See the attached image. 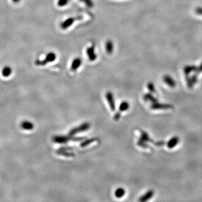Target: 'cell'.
<instances>
[{"instance_id": "6da1fadb", "label": "cell", "mask_w": 202, "mask_h": 202, "mask_svg": "<svg viewBox=\"0 0 202 202\" xmlns=\"http://www.w3.org/2000/svg\"><path fill=\"white\" fill-rule=\"evenodd\" d=\"M86 139L85 137H75L74 136H63V135H56L52 138L53 142L58 144H66L69 141L73 142H80Z\"/></svg>"}, {"instance_id": "7a4b0ae2", "label": "cell", "mask_w": 202, "mask_h": 202, "mask_svg": "<svg viewBox=\"0 0 202 202\" xmlns=\"http://www.w3.org/2000/svg\"><path fill=\"white\" fill-rule=\"evenodd\" d=\"M57 58L56 54L53 52H48L43 60H37L35 61V64L37 66H44L48 64V63H52L56 60Z\"/></svg>"}, {"instance_id": "3957f363", "label": "cell", "mask_w": 202, "mask_h": 202, "mask_svg": "<svg viewBox=\"0 0 202 202\" xmlns=\"http://www.w3.org/2000/svg\"><path fill=\"white\" fill-rule=\"evenodd\" d=\"M83 18V16H81V15L69 18L65 20L64 21H63L60 25V27L63 30H66L69 28L72 24L74 23L75 21L82 19Z\"/></svg>"}, {"instance_id": "277c9868", "label": "cell", "mask_w": 202, "mask_h": 202, "mask_svg": "<svg viewBox=\"0 0 202 202\" xmlns=\"http://www.w3.org/2000/svg\"><path fill=\"white\" fill-rule=\"evenodd\" d=\"M91 128V124L89 122H84L82 125H80L79 127L74 128L70 130L69 133V135L74 136V135L78 133L84 132L88 130Z\"/></svg>"}, {"instance_id": "5b68a950", "label": "cell", "mask_w": 202, "mask_h": 202, "mask_svg": "<svg viewBox=\"0 0 202 202\" xmlns=\"http://www.w3.org/2000/svg\"><path fill=\"white\" fill-rule=\"evenodd\" d=\"M87 54L89 60L91 61H94L97 58V55L96 52V46L95 44H92L91 46L89 47L87 49Z\"/></svg>"}, {"instance_id": "8992f818", "label": "cell", "mask_w": 202, "mask_h": 202, "mask_svg": "<svg viewBox=\"0 0 202 202\" xmlns=\"http://www.w3.org/2000/svg\"><path fill=\"white\" fill-rule=\"evenodd\" d=\"M150 107L152 110H168L173 108V106L171 105L159 103L158 102L152 103Z\"/></svg>"}, {"instance_id": "52a82bcc", "label": "cell", "mask_w": 202, "mask_h": 202, "mask_svg": "<svg viewBox=\"0 0 202 202\" xmlns=\"http://www.w3.org/2000/svg\"><path fill=\"white\" fill-rule=\"evenodd\" d=\"M106 97L107 100L108 102V104H109V106L110 107L111 110L112 111H115V100H114V97L113 94L111 93V91H107L106 93Z\"/></svg>"}, {"instance_id": "ba28073f", "label": "cell", "mask_w": 202, "mask_h": 202, "mask_svg": "<svg viewBox=\"0 0 202 202\" xmlns=\"http://www.w3.org/2000/svg\"><path fill=\"white\" fill-rule=\"evenodd\" d=\"M82 65V60L79 58H75L72 63L71 65V70L72 72H75Z\"/></svg>"}, {"instance_id": "9c48e42d", "label": "cell", "mask_w": 202, "mask_h": 202, "mask_svg": "<svg viewBox=\"0 0 202 202\" xmlns=\"http://www.w3.org/2000/svg\"><path fill=\"white\" fill-rule=\"evenodd\" d=\"M105 48L107 53H108L109 55H111L114 51V42L111 39L107 40L105 44Z\"/></svg>"}, {"instance_id": "30bf717a", "label": "cell", "mask_w": 202, "mask_h": 202, "mask_svg": "<svg viewBox=\"0 0 202 202\" xmlns=\"http://www.w3.org/2000/svg\"><path fill=\"white\" fill-rule=\"evenodd\" d=\"M164 81L166 84H167L168 86L171 88H174L176 87V82L174 80L173 77L168 75H166L164 77Z\"/></svg>"}, {"instance_id": "8fae6325", "label": "cell", "mask_w": 202, "mask_h": 202, "mask_svg": "<svg viewBox=\"0 0 202 202\" xmlns=\"http://www.w3.org/2000/svg\"><path fill=\"white\" fill-rule=\"evenodd\" d=\"M153 195H154V192L152 190H149L143 196L140 198L139 201L141 202H146L149 200L150 199H151V198L153 197Z\"/></svg>"}, {"instance_id": "7c38bea8", "label": "cell", "mask_w": 202, "mask_h": 202, "mask_svg": "<svg viewBox=\"0 0 202 202\" xmlns=\"http://www.w3.org/2000/svg\"><path fill=\"white\" fill-rule=\"evenodd\" d=\"M21 128L25 130H33L34 128V125L32 122L29 121H24L20 124Z\"/></svg>"}, {"instance_id": "4fadbf2b", "label": "cell", "mask_w": 202, "mask_h": 202, "mask_svg": "<svg viewBox=\"0 0 202 202\" xmlns=\"http://www.w3.org/2000/svg\"><path fill=\"white\" fill-rule=\"evenodd\" d=\"M178 142H179V138L178 136H175L173 137L171 139L169 140V141L167 143V145L168 148L172 149V148H173V147H175V146L177 145Z\"/></svg>"}, {"instance_id": "5bb4252c", "label": "cell", "mask_w": 202, "mask_h": 202, "mask_svg": "<svg viewBox=\"0 0 202 202\" xmlns=\"http://www.w3.org/2000/svg\"><path fill=\"white\" fill-rule=\"evenodd\" d=\"M197 67L195 65H187L184 68V72L185 75H189L191 72H196Z\"/></svg>"}, {"instance_id": "9a60e30c", "label": "cell", "mask_w": 202, "mask_h": 202, "mask_svg": "<svg viewBox=\"0 0 202 202\" xmlns=\"http://www.w3.org/2000/svg\"><path fill=\"white\" fill-rule=\"evenodd\" d=\"M143 98L145 101H149L151 102L152 103H156L158 102V100L156 98H155L152 94L150 93H146L144 95Z\"/></svg>"}, {"instance_id": "2e32d148", "label": "cell", "mask_w": 202, "mask_h": 202, "mask_svg": "<svg viewBox=\"0 0 202 202\" xmlns=\"http://www.w3.org/2000/svg\"><path fill=\"white\" fill-rule=\"evenodd\" d=\"M141 132V136L140 139L142 140L145 142H153V140L151 139L149 137V135L148 134L144 131H140Z\"/></svg>"}, {"instance_id": "e0dca14e", "label": "cell", "mask_w": 202, "mask_h": 202, "mask_svg": "<svg viewBox=\"0 0 202 202\" xmlns=\"http://www.w3.org/2000/svg\"><path fill=\"white\" fill-rule=\"evenodd\" d=\"M98 139L97 138H92L91 139H88L84 140L82 143H80V146L81 147H87L88 145L91 144L93 142L96 141Z\"/></svg>"}, {"instance_id": "ac0fdd59", "label": "cell", "mask_w": 202, "mask_h": 202, "mask_svg": "<svg viewBox=\"0 0 202 202\" xmlns=\"http://www.w3.org/2000/svg\"><path fill=\"white\" fill-rule=\"evenodd\" d=\"M12 73V69L10 66H5L2 70V74L4 77H9Z\"/></svg>"}, {"instance_id": "d6986e66", "label": "cell", "mask_w": 202, "mask_h": 202, "mask_svg": "<svg viewBox=\"0 0 202 202\" xmlns=\"http://www.w3.org/2000/svg\"><path fill=\"white\" fill-rule=\"evenodd\" d=\"M125 190L124 188H119L116 190L115 195L117 198H121L125 195Z\"/></svg>"}, {"instance_id": "ffe728a7", "label": "cell", "mask_w": 202, "mask_h": 202, "mask_svg": "<svg viewBox=\"0 0 202 202\" xmlns=\"http://www.w3.org/2000/svg\"><path fill=\"white\" fill-rule=\"evenodd\" d=\"M56 153L58 155L65 156V157H73L75 156L74 153L69 152H68V150H61L59 149L56 151Z\"/></svg>"}, {"instance_id": "44dd1931", "label": "cell", "mask_w": 202, "mask_h": 202, "mask_svg": "<svg viewBox=\"0 0 202 202\" xmlns=\"http://www.w3.org/2000/svg\"><path fill=\"white\" fill-rule=\"evenodd\" d=\"M129 108V104L127 101H123L121 103L120 106H119V111L124 112V111H127Z\"/></svg>"}, {"instance_id": "7402d4cb", "label": "cell", "mask_w": 202, "mask_h": 202, "mask_svg": "<svg viewBox=\"0 0 202 202\" xmlns=\"http://www.w3.org/2000/svg\"><path fill=\"white\" fill-rule=\"evenodd\" d=\"M186 81L188 88H192L194 86V83L192 80V78L189 76V75H186Z\"/></svg>"}, {"instance_id": "603a6c76", "label": "cell", "mask_w": 202, "mask_h": 202, "mask_svg": "<svg viewBox=\"0 0 202 202\" xmlns=\"http://www.w3.org/2000/svg\"><path fill=\"white\" fill-rule=\"evenodd\" d=\"M71 0H58V5L60 7L65 6L69 3Z\"/></svg>"}, {"instance_id": "cb8c5ba5", "label": "cell", "mask_w": 202, "mask_h": 202, "mask_svg": "<svg viewBox=\"0 0 202 202\" xmlns=\"http://www.w3.org/2000/svg\"><path fill=\"white\" fill-rule=\"evenodd\" d=\"M147 88L149 89V91L152 93H156V88L154 87V84L153 83L150 82L147 84Z\"/></svg>"}, {"instance_id": "d4e9b609", "label": "cell", "mask_w": 202, "mask_h": 202, "mask_svg": "<svg viewBox=\"0 0 202 202\" xmlns=\"http://www.w3.org/2000/svg\"><path fill=\"white\" fill-rule=\"evenodd\" d=\"M84 2L88 7H92L93 6V2L92 0H80Z\"/></svg>"}, {"instance_id": "484cf974", "label": "cell", "mask_w": 202, "mask_h": 202, "mask_svg": "<svg viewBox=\"0 0 202 202\" xmlns=\"http://www.w3.org/2000/svg\"><path fill=\"white\" fill-rule=\"evenodd\" d=\"M137 144H138V145L139 146H140V147H143V148H148V147H149L148 145L145 143V142L143 141V140H139V141L138 142Z\"/></svg>"}, {"instance_id": "4316f807", "label": "cell", "mask_w": 202, "mask_h": 202, "mask_svg": "<svg viewBox=\"0 0 202 202\" xmlns=\"http://www.w3.org/2000/svg\"><path fill=\"white\" fill-rule=\"evenodd\" d=\"M191 78H192V82H193V83H194V84L197 83L198 75L197 74V73H196V74H194V75H192V77Z\"/></svg>"}, {"instance_id": "83f0119b", "label": "cell", "mask_w": 202, "mask_h": 202, "mask_svg": "<svg viewBox=\"0 0 202 202\" xmlns=\"http://www.w3.org/2000/svg\"><path fill=\"white\" fill-rule=\"evenodd\" d=\"M121 112L119 111L117 113H116L115 115L114 116V120L116 121L119 120L120 118Z\"/></svg>"}, {"instance_id": "f1b7e54d", "label": "cell", "mask_w": 202, "mask_h": 202, "mask_svg": "<svg viewBox=\"0 0 202 202\" xmlns=\"http://www.w3.org/2000/svg\"><path fill=\"white\" fill-rule=\"evenodd\" d=\"M73 149L72 147H60L59 150H72Z\"/></svg>"}, {"instance_id": "f546056e", "label": "cell", "mask_w": 202, "mask_h": 202, "mask_svg": "<svg viewBox=\"0 0 202 202\" xmlns=\"http://www.w3.org/2000/svg\"><path fill=\"white\" fill-rule=\"evenodd\" d=\"M195 11L198 15H202V7H197L195 10Z\"/></svg>"}, {"instance_id": "4dcf8cb0", "label": "cell", "mask_w": 202, "mask_h": 202, "mask_svg": "<svg viewBox=\"0 0 202 202\" xmlns=\"http://www.w3.org/2000/svg\"><path fill=\"white\" fill-rule=\"evenodd\" d=\"M202 72V63H201V65L199 66V67H197V69L196 70L195 72L197 74H199Z\"/></svg>"}, {"instance_id": "1f68e13d", "label": "cell", "mask_w": 202, "mask_h": 202, "mask_svg": "<svg viewBox=\"0 0 202 202\" xmlns=\"http://www.w3.org/2000/svg\"><path fill=\"white\" fill-rule=\"evenodd\" d=\"M164 144H165V142L164 141H159V142H156L154 144L156 145H157V146H162Z\"/></svg>"}, {"instance_id": "d6a6232c", "label": "cell", "mask_w": 202, "mask_h": 202, "mask_svg": "<svg viewBox=\"0 0 202 202\" xmlns=\"http://www.w3.org/2000/svg\"><path fill=\"white\" fill-rule=\"evenodd\" d=\"M12 1H13V2H14V3H19L20 1V0H12Z\"/></svg>"}]
</instances>
